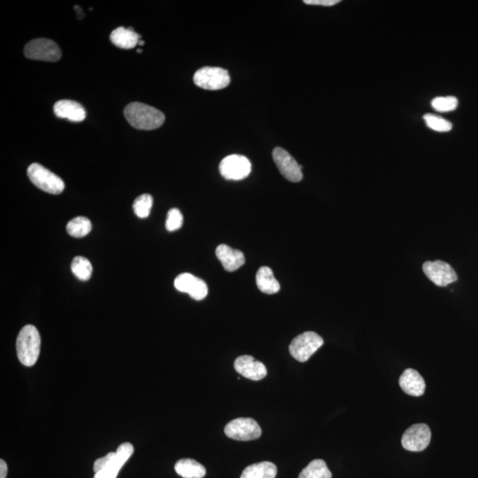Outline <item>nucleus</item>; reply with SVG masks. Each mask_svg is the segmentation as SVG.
<instances>
[{
  "label": "nucleus",
  "instance_id": "f257e3e1",
  "mask_svg": "<svg viewBox=\"0 0 478 478\" xmlns=\"http://www.w3.org/2000/svg\"><path fill=\"white\" fill-rule=\"evenodd\" d=\"M125 115L132 127L143 131L159 128L165 122L164 113L155 107L141 102H133L125 107Z\"/></svg>",
  "mask_w": 478,
  "mask_h": 478
},
{
  "label": "nucleus",
  "instance_id": "f03ea898",
  "mask_svg": "<svg viewBox=\"0 0 478 478\" xmlns=\"http://www.w3.org/2000/svg\"><path fill=\"white\" fill-rule=\"evenodd\" d=\"M41 337L33 325L22 328L16 340V351L19 362L26 367L34 366L40 354Z\"/></svg>",
  "mask_w": 478,
  "mask_h": 478
},
{
  "label": "nucleus",
  "instance_id": "7ed1b4c3",
  "mask_svg": "<svg viewBox=\"0 0 478 478\" xmlns=\"http://www.w3.org/2000/svg\"><path fill=\"white\" fill-rule=\"evenodd\" d=\"M28 177L31 183L45 193L58 195L63 193L65 184L61 177L38 164L28 168Z\"/></svg>",
  "mask_w": 478,
  "mask_h": 478
},
{
  "label": "nucleus",
  "instance_id": "20e7f679",
  "mask_svg": "<svg viewBox=\"0 0 478 478\" xmlns=\"http://www.w3.org/2000/svg\"><path fill=\"white\" fill-rule=\"evenodd\" d=\"M324 341L323 337L319 336L314 331L298 335L292 341L289 351L291 356L298 362L305 363L310 357L323 346Z\"/></svg>",
  "mask_w": 478,
  "mask_h": 478
},
{
  "label": "nucleus",
  "instance_id": "39448f33",
  "mask_svg": "<svg viewBox=\"0 0 478 478\" xmlns=\"http://www.w3.org/2000/svg\"><path fill=\"white\" fill-rule=\"evenodd\" d=\"M194 83L204 90H222L229 86V72L222 67H204L198 70L193 77Z\"/></svg>",
  "mask_w": 478,
  "mask_h": 478
},
{
  "label": "nucleus",
  "instance_id": "423d86ee",
  "mask_svg": "<svg viewBox=\"0 0 478 478\" xmlns=\"http://www.w3.org/2000/svg\"><path fill=\"white\" fill-rule=\"evenodd\" d=\"M24 54L31 60L49 63H55L61 58V48L55 42L47 38H37L29 41L24 48Z\"/></svg>",
  "mask_w": 478,
  "mask_h": 478
},
{
  "label": "nucleus",
  "instance_id": "0eeeda50",
  "mask_svg": "<svg viewBox=\"0 0 478 478\" xmlns=\"http://www.w3.org/2000/svg\"><path fill=\"white\" fill-rule=\"evenodd\" d=\"M227 437L239 441L255 440L262 436L258 422L252 418H237L230 422L224 429Z\"/></svg>",
  "mask_w": 478,
  "mask_h": 478
},
{
  "label": "nucleus",
  "instance_id": "6e6552de",
  "mask_svg": "<svg viewBox=\"0 0 478 478\" xmlns=\"http://www.w3.org/2000/svg\"><path fill=\"white\" fill-rule=\"evenodd\" d=\"M219 169L221 175L227 180L239 181L251 173L252 164L245 156L232 154L223 159Z\"/></svg>",
  "mask_w": 478,
  "mask_h": 478
},
{
  "label": "nucleus",
  "instance_id": "1a4fd4ad",
  "mask_svg": "<svg viewBox=\"0 0 478 478\" xmlns=\"http://www.w3.org/2000/svg\"><path fill=\"white\" fill-rule=\"evenodd\" d=\"M431 440V431L428 425H412L403 434L401 444L406 450L422 452L427 448Z\"/></svg>",
  "mask_w": 478,
  "mask_h": 478
},
{
  "label": "nucleus",
  "instance_id": "9d476101",
  "mask_svg": "<svg viewBox=\"0 0 478 478\" xmlns=\"http://www.w3.org/2000/svg\"><path fill=\"white\" fill-rule=\"evenodd\" d=\"M273 159L280 173L292 183H298L303 178L302 167L287 151L276 148L273 151Z\"/></svg>",
  "mask_w": 478,
  "mask_h": 478
},
{
  "label": "nucleus",
  "instance_id": "9b49d317",
  "mask_svg": "<svg viewBox=\"0 0 478 478\" xmlns=\"http://www.w3.org/2000/svg\"><path fill=\"white\" fill-rule=\"evenodd\" d=\"M424 274L436 285L445 287L457 280L456 272L448 264L442 261L427 262L422 266Z\"/></svg>",
  "mask_w": 478,
  "mask_h": 478
},
{
  "label": "nucleus",
  "instance_id": "f8f14e48",
  "mask_svg": "<svg viewBox=\"0 0 478 478\" xmlns=\"http://www.w3.org/2000/svg\"><path fill=\"white\" fill-rule=\"evenodd\" d=\"M174 285L177 290L188 294L195 301H202L207 297L208 289L206 282L190 273L179 275Z\"/></svg>",
  "mask_w": 478,
  "mask_h": 478
},
{
  "label": "nucleus",
  "instance_id": "ddd939ff",
  "mask_svg": "<svg viewBox=\"0 0 478 478\" xmlns=\"http://www.w3.org/2000/svg\"><path fill=\"white\" fill-rule=\"evenodd\" d=\"M234 367L240 375L246 377V379L253 380V381H260V380L264 379L268 374V370H266L264 364L250 356L237 358L235 363H234Z\"/></svg>",
  "mask_w": 478,
  "mask_h": 478
},
{
  "label": "nucleus",
  "instance_id": "4468645a",
  "mask_svg": "<svg viewBox=\"0 0 478 478\" xmlns=\"http://www.w3.org/2000/svg\"><path fill=\"white\" fill-rule=\"evenodd\" d=\"M134 453V447L131 443H123L115 452V458L113 463L99 472L95 474L94 478H116L118 476L120 470L122 469L126 461L132 457Z\"/></svg>",
  "mask_w": 478,
  "mask_h": 478
},
{
  "label": "nucleus",
  "instance_id": "2eb2a0df",
  "mask_svg": "<svg viewBox=\"0 0 478 478\" xmlns=\"http://www.w3.org/2000/svg\"><path fill=\"white\" fill-rule=\"evenodd\" d=\"M54 111L58 118L67 119L74 122H83L86 117V109L81 104L74 100H60L55 103Z\"/></svg>",
  "mask_w": 478,
  "mask_h": 478
},
{
  "label": "nucleus",
  "instance_id": "dca6fc26",
  "mask_svg": "<svg viewBox=\"0 0 478 478\" xmlns=\"http://www.w3.org/2000/svg\"><path fill=\"white\" fill-rule=\"evenodd\" d=\"M399 385L406 395L420 397L424 395L426 385L424 379L416 370L406 369L399 377Z\"/></svg>",
  "mask_w": 478,
  "mask_h": 478
},
{
  "label": "nucleus",
  "instance_id": "f3484780",
  "mask_svg": "<svg viewBox=\"0 0 478 478\" xmlns=\"http://www.w3.org/2000/svg\"><path fill=\"white\" fill-rule=\"evenodd\" d=\"M216 256L222 263L223 269L229 272L236 271L245 264L246 259L243 253L232 248L227 245H220L216 248Z\"/></svg>",
  "mask_w": 478,
  "mask_h": 478
},
{
  "label": "nucleus",
  "instance_id": "a211bd4d",
  "mask_svg": "<svg viewBox=\"0 0 478 478\" xmlns=\"http://www.w3.org/2000/svg\"><path fill=\"white\" fill-rule=\"evenodd\" d=\"M141 35L132 28L119 27L110 35V40L115 47L122 49L135 48L138 45Z\"/></svg>",
  "mask_w": 478,
  "mask_h": 478
},
{
  "label": "nucleus",
  "instance_id": "6ab92c4d",
  "mask_svg": "<svg viewBox=\"0 0 478 478\" xmlns=\"http://www.w3.org/2000/svg\"><path fill=\"white\" fill-rule=\"evenodd\" d=\"M256 284L259 290L266 294H275L280 291V285L276 280L272 269L262 266L256 274Z\"/></svg>",
  "mask_w": 478,
  "mask_h": 478
},
{
  "label": "nucleus",
  "instance_id": "aec40b11",
  "mask_svg": "<svg viewBox=\"0 0 478 478\" xmlns=\"http://www.w3.org/2000/svg\"><path fill=\"white\" fill-rule=\"evenodd\" d=\"M175 470L184 478H203L206 469L202 464L193 459H181L175 465Z\"/></svg>",
  "mask_w": 478,
  "mask_h": 478
},
{
  "label": "nucleus",
  "instance_id": "412c9836",
  "mask_svg": "<svg viewBox=\"0 0 478 478\" xmlns=\"http://www.w3.org/2000/svg\"><path fill=\"white\" fill-rule=\"evenodd\" d=\"M278 468L269 461L250 465L244 470L240 478H276Z\"/></svg>",
  "mask_w": 478,
  "mask_h": 478
},
{
  "label": "nucleus",
  "instance_id": "4be33fe9",
  "mask_svg": "<svg viewBox=\"0 0 478 478\" xmlns=\"http://www.w3.org/2000/svg\"><path fill=\"white\" fill-rule=\"evenodd\" d=\"M330 470L324 460L317 459L312 461L303 470L301 471L298 478H331Z\"/></svg>",
  "mask_w": 478,
  "mask_h": 478
},
{
  "label": "nucleus",
  "instance_id": "5701e85b",
  "mask_svg": "<svg viewBox=\"0 0 478 478\" xmlns=\"http://www.w3.org/2000/svg\"><path fill=\"white\" fill-rule=\"evenodd\" d=\"M92 223L84 216H78L71 220L67 224V232L73 237H83L88 235L92 230Z\"/></svg>",
  "mask_w": 478,
  "mask_h": 478
},
{
  "label": "nucleus",
  "instance_id": "b1692460",
  "mask_svg": "<svg viewBox=\"0 0 478 478\" xmlns=\"http://www.w3.org/2000/svg\"><path fill=\"white\" fill-rule=\"evenodd\" d=\"M71 271L81 281H88L93 274V265L89 260L82 256L74 257L71 263Z\"/></svg>",
  "mask_w": 478,
  "mask_h": 478
},
{
  "label": "nucleus",
  "instance_id": "393cba45",
  "mask_svg": "<svg viewBox=\"0 0 478 478\" xmlns=\"http://www.w3.org/2000/svg\"><path fill=\"white\" fill-rule=\"evenodd\" d=\"M152 204H154V198L150 194H142L136 198L133 204V210L136 216L146 218L151 213Z\"/></svg>",
  "mask_w": 478,
  "mask_h": 478
},
{
  "label": "nucleus",
  "instance_id": "a878e982",
  "mask_svg": "<svg viewBox=\"0 0 478 478\" xmlns=\"http://www.w3.org/2000/svg\"><path fill=\"white\" fill-rule=\"evenodd\" d=\"M424 120L426 125L429 127L432 131L437 132H448L453 129V125L447 120L442 118L440 116L430 115H425Z\"/></svg>",
  "mask_w": 478,
  "mask_h": 478
},
{
  "label": "nucleus",
  "instance_id": "bb28decb",
  "mask_svg": "<svg viewBox=\"0 0 478 478\" xmlns=\"http://www.w3.org/2000/svg\"><path fill=\"white\" fill-rule=\"evenodd\" d=\"M458 99L454 96L435 97L431 106L436 111L445 113L454 111L458 106Z\"/></svg>",
  "mask_w": 478,
  "mask_h": 478
},
{
  "label": "nucleus",
  "instance_id": "cd10ccee",
  "mask_svg": "<svg viewBox=\"0 0 478 478\" xmlns=\"http://www.w3.org/2000/svg\"><path fill=\"white\" fill-rule=\"evenodd\" d=\"M183 223L184 217L180 210L177 208H172L168 211L167 221H166V228L168 232H175V230L181 229Z\"/></svg>",
  "mask_w": 478,
  "mask_h": 478
},
{
  "label": "nucleus",
  "instance_id": "c85d7f7f",
  "mask_svg": "<svg viewBox=\"0 0 478 478\" xmlns=\"http://www.w3.org/2000/svg\"><path fill=\"white\" fill-rule=\"evenodd\" d=\"M115 455L116 454L113 453V452H110V453L107 454L106 456L97 459L95 463H94V472L96 474L109 467V465L113 463V460H115Z\"/></svg>",
  "mask_w": 478,
  "mask_h": 478
},
{
  "label": "nucleus",
  "instance_id": "c756f323",
  "mask_svg": "<svg viewBox=\"0 0 478 478\" xmlns=\"http://www.w3.org/2000/svg\"><path fill=\"white\" fill-rule=\"evenodd\" d=\"M340 2V0H304L305 4L321 6H333Z\"/></svg>",
  "mask_w": 478,
  "mask_h": 478
},
{
  "label": "nucleus",
  "instance_id": "7c9ffc66",
  "mask_svg": "<svg viewBox=\"0 0 478 478\" xmlns=\"http://www.w3.org/2000/svg\"><path fill=\"white\" fill-rule=\"evenodd\" d=\"M8 475V465L4 460L0 461V478H6Z\"/></svg>",
  "mask_w": 478,
  "mask_h": 478
},
{
  "label": "nucleus",
  "instance_id": "2f4dec72",
  "mask_svg": "<svg viewBox=\"0 0 478 478\" xmlns=\"http://www.w3.org/2000/svg\"><path fill=\"white\" fill-rule=\"evenodd\" d=\"M144 44H145V42L141 40H141H139V42H138V45H143Z\"/></svg>",
  "mask_w": 478,
  "mask_h": 478
},
{
  "label": "nucleus",
  "instance_id": "473e14b6",
  "mask_svg": "<svg viewBox=\"0 0 478 478\" xmlns=\"http://www.w3.org/2000/svg\"><path fill=\"white\" fill-rule=\"evenodd\" d=\"M142 51H143L142 50H138V53H139V54H141Z\"/></svg>",
  "mask_w": 478,
  "mask_h": 478
}]
</instances>
